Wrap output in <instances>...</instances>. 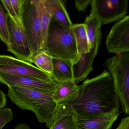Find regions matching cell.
Returning a JSON list of instances; mask_svg holds the SVG:
<instances>
[{"instance_id": "cell-1", "label": "cell", "mask_w": 129, "mask_h": 129, "mask_svg": "<svg viewBox=\"0 0 129 129\" xmlns=\"http://www.w3.org/2000/svg\"><path fill=\"white\" fill-rule=\"evenodd\" d=\"M78 88L77 98L69 103L78 114L108 113L120 108L113 79L107 70L85 80Z\"/></svg>"}, {"instance_id": "cell-2", "label": "cell", "mask_w": 129, "mask_h": 129, "mask_svg": "<svg viewBox=\"0 0 129 129\" xmlns=\"http://www.w3.org/2000/svg\"><path fill=\"white\" fill-rule=\"evenodd\" d=\"M8 87L7 96L11 102L24 110L33 112L41 123L48 128L58 104L53 100V93L19 86Z\"/></svg>"}, {"instance_id": "cell-3", "label": "cell", "mask_w": 129, "mask_h": 129, "mask_svg": "<svg viewBox=\"0 0 129 129\" xmlns=\"http://www.w3.org/2000/svg\"><path fill=\"white\" fill-rule=\"evenodd\" d=\"M43 50L53 58L69 61L73 64L79 56L71 28L65 27L52 17Z\"/></svg>"}, {"instance_id": "cell-4", "label": "cell", "mask_w": 129, "mask_h": 129, "mask_svg": "<svg viewBox=\"0 0 129 129\" xmlns=\"http://www.w3.org/2000/svg\"><path fill=\"white\" fill-rule=\"evenodd\" d=\"M113 79L122 111L129 114V52L106 59L103 64Z\"/></svg>"}, {"instance_id": "cell-5", "label": "cell", "mask_w": 129, "mask_h": 129, "mask_svg": "<svg viewBox=\"0 0 129 129\" xmlns=\"http://www.w3.org/2000/svg\"><path fill=\"white\" fill-rule=\"evenodd\" d=\"M43 0H25L21 21L32 54L40 50L41 25Z\"/></svg>"}, {"instance_id": "cell-6", "label": "cell", "mask_w": 129, "mask_h": 129, "mask_svg": "<svg viewBox=\"0 0 129 129\" xmlns=\"http://www.w3.org/2000/svg\"><path fill=\"white\" fill-rule=\"evenodd\" d=\"M0 74L27 76L47 83L55 82L49 74L32 63L7 55H0Z\"/></svg>"}, {"instance_id": "cell-7", "label": "cell", "mask_w": 129, "mask_h": 129, "mask_svg": "<svg viewBox=\"0 0 129 129\" xmlns=\"http://www.w3.org/2000/svg\"><path fill=\"white\" fill-rule=\"evenodd\" d=\"M91 12L101 25L117 21L126 16L127 0H92Z\"/></svg>"}, {"instance_id": "cell-8", "label": "cell", "mask_w": 129, "mask_h": 129, "mask_svg": "<svg viewBox=\"0 0 129 129\" xmlns=\"http://www.w3.org/2000/svg\"><path fill=\"white\" fill-rule=\"evenodd\" d=\"M7 23L9 37L7 51L13 53L16 58L32 63L33 54L23 26L14 23L8 16Z\"/></svg>"}, {"instance_id": "cell-9", "label": "cell", "mask_w": 129, "mask_h": 129, "mask_svg": "<svg viewBox=\"0 0 129 129\" xmlns=\"http://www.w3.org/2000/svg\"><path fill=\"white\" fill-rule=\"evenodd\" d=\"M109 53L118 54L129 52V16L117 22L111 28L106 40Z\"/></svg>"}, {"instance_id": "cell-10", "label": "cell", "mask_w": 129, "mask_h": 129, "mask_svg": "<svg viewBox=\"0 0 129 129\" xmlns=\"http://www.w3.org/2000/svg\"><path fill=\"white\" fill-rule=\"evenodd\" d=\"M102 35L101 30L96 35L94 46L87 53L79 55L78 58L72 66L74 79L76 83L84 80L93 70V63L99 50Z\"/></svg>"}, {"instance_id": "cell-11", "label": "cell", "mask_w": 129, "mask_h": 129, "mask_svg": "<svg viewBox=\"0 0 129 129\" xmlns=\"http://www.w3.org/2000/svg\"><path fill=\"white\" fill-rule=\"evenodd\" d=\"M78 114L72 105L68 103L59 104L49 129H79Z\"/></svg>"}, {"instance_id": "cell-12", "label": "cell", "mask_w": 129, "mask_h": 129, "mask_svg": "<svg viewBox=\"0 0 129 129\" xmlns=\"http://www.w3.org/2000/svg\"><path fill=\"white\" fill-rule=\"evenodd\" d=\"M119 115V109L108 113L78 114L79 129H111Z\"/></svg>"}, {"instance_id": "cell-13", "label": "cell", "mask_w": 129, "mask_h": 129, "mask_svg": "<svg viewBox=\"0 0 129 129\" xmlns=\"http://www.w3.org/2000/svg\"><path fill=\"white\" fill-rule=\"evenodd\" d=\"M0 83L8 87L19 86L43 90L53 93L57 84L48 83L38 79L23 76L0 74Z\"/></svg>"}, {"instance_id": "cell-14", "label": "cell", "mask_w": 129, "mask_h": 129, "mask_svg": "<svg viewBox=\"0 0 129 129\" xmlns=\"http://www.w3.org/2000/svg\"><path fill=\"white\" fill-rule=\"evenodd\" d=\"M78 95V86L74 80L57 84L52 94L54 101L58 104L74 102Z\"/></svg>"}, {"instance_id": "cell-15", "label": "cell", "mask_w": 129, "mask_h": 129, "mask_svg": "<svg viewBox=\"0 0 129 129\" xmlns=\"http://www.w3.org/2000/svg\"><path fill=\"white\" fill-rule=\"evenodd\" d=\"M44 4L52 18L55 19L64 27L71 29L72 24L66 10L65 1L62 0H43Z\"/></svg>"}, {"instance_id": "cell-16", "label": "cell", "mask_w": 129, "mask_h": 129, "mask_svg": "<svg viewBox=\"0 0 129 129\" xmlns=\"http://www.w3.org/2000/svg\"><path fill=\"white\" fill-rule=\"evenodd\" d=\"M72 66L70 61L53 58L52 79L57 84L74 80Z\"/></svg>"}, {"instance_id": "cell-17", "label": "cell", "mask_w": 129, "mask_h": 129, "mask_svg": "<svg viewBox=\"0 0 129 129\" xmlns=\"http://www.w3.org/2000/svg\"><path fill=\"white\" fill-rule=\"evenodd\" d=\"M78 55L89 52L86 27L84 23L73 24L71 27Z\"/></svg>"}, {"instance_id": "cell-18", "label": "cell", "mask_w": 129, "mask_h": 129, "mask_svg": "<svg viewBox=\"0 0 129 129\" xmlns=\"http://www.w3.org/2000/svg\"><path fill=\"white\" fill-rule=\"evenodd\" d=\"M84 24L86 27L89 49L90 50L94 46L96 35L101 30L102 26L99 20L91 11L89 15L86 17Z\"/></svg>"}, {"instance_id": "cell-19", "label": "cell", "mask_w": 129, "mask_h": 129, "mask_svg": "<svg viewBox=\"0 0 129 129\" xmlns=\"http://www.w3.org/2000/svg\"><path fill=\"white\" fill-rule=\"evenodd\" d=\"M32 61L38 68L51 75L53 70V58L46 51L40 50L33 53Z\"/></svg>"}, {"instance_id": "cell-20", "label": "cell", "mask_w": 129, "mask_h": 129, "mask_svg": "<svg viewBox=\"0 0 129 129\" xmlns=\"http://www.w3.org/2000/svg\"><path fill=\"white\" fill-rule=\"evenodd\" d=\"M52 17L44 4L41 25L40 50H44L45 48L47 32Z\"/></svg>"}, {"instance_id": "cell-21", "label": "cell", "mask_w": 129, "mask_h": 129, "mask_svg": "<svg viewBox=\"0 0 129 129\" xmlns=\"http://www.w3.org/2000/svg\"><path fill=\"white\" fill-rule=\"evenodd\" d=\"M7 17L8 16L0 1V41L4 43L7 47L9 44Z\"/></svg>"}, {"instance_id": "cell-22", "label": "cell", "mask_w": 129, "mask_h": 129, "mask_svg": "<svg viewBox=\"0 0 129 129\" xmlns=\"http://www.w3.org/2000/svg\"><path fill=\"white\" fill-rule=\"evenodd\" d=\"M3 5V7L6 10L8 16L16 24L20 26H23L21 21L19 20L17 16L12 4L10 2V0L5 1L1 0L0 1Z\"/></svg>"}, {"instance_id": "cell-23", "label": "cell", "mask_w": 129, "mask_h": 129, "mask_svg": "<svg viewBox=\"0 0 129 129\" xmlns=\"http://www.w3.org/2000/svg\"><path fill=\"white\" fill-rule=\"evenodd\" d=\"M13 113L12 110L9 108H3L0 109V129L7 123L13 120Z\"/></svg>"}, {"instance_id": "cell-24", "label": "cell", "mask_w": 129, "mask_h": 129, "mask_svg": "<svg viewBox=\"0 0 129 129\" xmlns=\"http://www.w3.org/2000/svg\"><path fill=\"white\" fill-rule=\"evenodd\" d=\"M10 1L12 6L19 20L21 21L23 5L24 3L25 0H10Z\"/></svg>"}, {"instance_id": "cell-25", "label": "cell", "mask_w": 129, "mask_h": 129, "mask_svg": "<svg viewBox=\"0 0 129 129\" xmlns=\"http://www.w3.org/2000/svg\"><path fill=\"white\" fill-rule=\"evenodd\" d=\"M92 0H80L75 1V6L79 12L85 13L89 6L91 4Z\"/></svg>"}, {"instance_id": "cell-26", "label": "cell", "mask_w": 129, "mask_h": 129, "mask_svg": "<svg viewBox=\"0 0 129 129\" xmlns=\"http://www.w3.org/2000/svg\"><path fill=\"white\" fill-rule=\"evenodd\" d=\"M115 129H129V117L127 116L121 119Z\"/></svg>"}, {"instance_id": "cell-27", "label": "cell", "mask_w": 129, "mask_h": 129, "mask_svg": "<svg viewBox=\"0 0 129 129\" xmlns=\"http://www.w3.org/2000/svg\"><path fill=\"white\" fill-rule=\"evenodd\" d=\"M7 99L6 95L2 90H0V109L6 106Z\"/></svg>"}, {"instance_id": "cell-28", "label": "cell", "mask_w": 129, "mask_h": 129, "mask_svg": "<svg viewBox=\"0 0 129 129\" xmlns=\"http://www.w3.org/2000/svg\"><path fill=\"white\" fill-rule=\"evenodd\" d=\"M14 129H31V128L30 126L25 123H19Z\"/></svg>"}]
</instances>
